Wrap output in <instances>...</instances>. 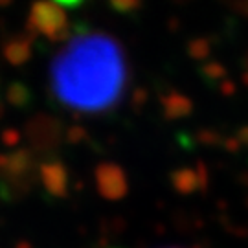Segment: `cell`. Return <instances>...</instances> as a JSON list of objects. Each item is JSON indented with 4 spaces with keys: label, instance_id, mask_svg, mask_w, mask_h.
Listing matches in <instances>:
<instances>
[{
    "label": "cell",
    "instance_id": "6da1fadb",
    "mask_svg": "<svg viewBox=\"0 0 248 248\" xmlns=\"http://www.w3.org/2000/svg\"><path fill=\"white\" fill-rule=\"evenodd\" d=\"M53 96L72 110L94 114L116 105L125 90L122 46L101 31H81L55 55L50 70Z\"/></svg>",
    "mask_w": 248,
    "mask_h": 248
},
{
    "label": "cell",
    "instance_id": "7a4b0ae2",
    "mask_svg": "<svg viewBox=\"0 0 248 248\" xmlns=\"http://www.w3.org/2000/svg\"><path fill=\"white\" fill-rule=\"evenodd\" d=\"M30 24L41 35H46L50 39H61L68 28L66 8L62 6V2L35 4L30 13Z\"/></svg>",
    "mask_w": 248,
    "mask_h": 248
}]
</instances>
